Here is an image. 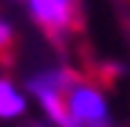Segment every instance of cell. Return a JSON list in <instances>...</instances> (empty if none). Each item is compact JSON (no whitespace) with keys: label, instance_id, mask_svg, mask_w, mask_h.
Returning a JSON list of instances; mask_svg holds the SVG:
<instances>
[{"label":"cell","instance_id":"1","mask_svg":"<svg viewBox=\"0 0 130 127\" xmlns=\"http://www.w3.org/2000/svg\"><path fill=\"white\" fill-rule=\"evenodd\" d=\"M65 119L68 127H113L110 102L96 76L74 71L65 88Z\"/></svg>","mask_w":130,"mask_h":127},{"label":"cell","instance_id":"2","mask_svg":"<svg viewBox=\"0 0 130 127\" xmlns=\"http://www.w3.org/2000/svg\"><path fill=\"white\" fill-rule=\"evenodd\" d=\"M28 110V93L17 88V82L0 76V121H17Z\"/></svg>","mask_w":130,"mask_h":127},{"label":"cell","instance_id":"3","mask_svg":"<svg viewBox=\"0 0 130 127\" xmlns=\"http://www.w3.org/2000/svg\"><path fill=\"white\" fill-rule=\"evenodd\" d=\"M11 45H14V28L3 20V14H0V54H9L11 51Z\"/></svg>","mask_w":130,"mask_h":127}]
</instances>
